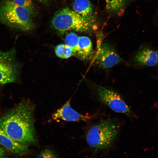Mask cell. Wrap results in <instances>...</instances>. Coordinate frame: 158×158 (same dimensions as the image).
<instances>
[{"label":"cell","instance_id":"cell-20","mask_svg":"<svg viewBox=\"0 0 158 158\" xmlns=\"http://www.w3.org/2000/svg\"><path fill=\"white\" fill-rule=\"evenodd\" d=\"M38 1L42 3H47L49 0H37Z\"/></svg>","mask_w":158,"mask_h":158},{"label":"cell","instance_id":"cell-8","mask_svg":"<svg viewBox=\"0 0 158 158\" xmlns=\"http://www.w3.org/2000/svg\"><path fill=\"white\" fill-rule=\"evenodd\" d=\"M71 99L53 114L51 118L54 120H61L66 121L85 122L90 121L96 116V114L90 116L81 114L73 109L70 105Z\"/></svg>","mask_w":158,"mask_h":158},{"label":"cell","instance_id":"cell-22","mask_svg":"<svg viewBox=\"0 0 158 158\" xmlns=\"http://www.w3.org/2000/svg\"><path fill=\"white\" fill-rule=\"evenodd\" d=\"M2 148V147H1L0 146V149L1 148Z\"/></svg>","mask_w":158,"mask_h":158},{"label":"cell","instance_id":"cell-4","mask_svg":"<svg viewBox=\"0 0 158 158\" xmlns=\"http://www.w3.org/2000/svg\"><path fill=\"white\" fill-rule=\"evenodd\" d=\"M0 21L14 28L24 31L34 27L32 16L25 8L12 0H2L0 4Z\"/></svg>","mask_w":158,"mask_h":158},{"label":"cell","instance_id":"cell-13","mask_svg":"<svg viewBox=\"0 0 158 158\" xmlns=\"http://www.w3.org/2000/svg\"><path fill=\"white\" fill-rule=\"evenodd\" d=\"M106 8L109 12L118 13L123 11L128 0H105Z\"/></svg>","mask_w":158,"mask_h":158},{"label":"cell","instance_id":"cell-3","mask_svg":"<svg viewBox=\"0 0 158 158\" xmlns=\"http://www.w3.org/2000/svg\"><path fill=\"white\" fill-rule=\"evenodd\" d=\"M53 28L60 34L73 30L78 32L92 31L95 25L93 16L85 17L66 7L57 11L51 20Z\"/></svg>","mask_w":158,"mask_h":158},{"label":"cell","instance_id":"cell-5","mask_svg":"<svg viewBox=\"0 0 158 158\" xmlns=\"http://www.w3.org/2000/svg\"><path fill=\"white\" fill-rule=\"evenodd\" d=\"M14 48L0 51V83L2 84L17 81L20 66L16 59Z\"/></svg>","mask_w":158,"mask_h":158},{"label":"cell","instance_id":"cell-15","mask_svg":"<svg viewBox=\"0 0 158 158\" xmlns=\"http://www.w3.org/2000/svg\"><path fill=\"white\" fill-rule=\"evenodd\" d=\"M79 37L75 33L70 32L66 36L65 40V44L70 47L74 53H75Z\"/></svg>","mask_w":158,"mask_h":158},{"label":"cell","instance_id":"cell-18","mask_svg":"<svg viewBox=\"0 0 158 158\" xmlns=\"http://www.w3.org/2000/svg\"><path fill=\"white\" fill-rule=\"evenodd\" d=\"M153 23L154 25L158 27V6L154 16Z\"/></svg>","mask_w":158,"mask_h":158},{"label":"cell","instance_id":"cell-19","mask_svg":"<svg viewBox=\"0 0 158 158\" xmlns=\"http://www.w3.org/2000/svg\"><path fill=\"white\" fill-rule=\"evenodd\" d=\"M6 153L5 150L2 147L0 149V158L6 157Z\"/></svg>","mask_w":158,"mask_h":158},{"label":"cell","instance_id":"cell-16","mask_svg":"<svg viewBox=\"0 0 158 158\" xmlns=\"http://www.w3.org/2000/svg\"><path fill=\"white\" fill-rule=\"evenodd\" d=\"M12 0L15 3L26 9L32 16L36 14V10L32 0Z\"/></svg>","mask_w":158,"mask_h":158},{"label":"cell","instance_id":"cell-10","mask_svg":"<svg viewBox=\"0 0 158 158\" xmlns=\"http://www.w3.org/2000/svg\"><path fill=\"white\" fill-rule=\"evenodd\" d=\"M0 144L11 153L22 155L27 151V145L18 142L9 137L0 126Z\"/></svg>","mask_w":158,"mask_h":158},{"label":"cell","instance_id":"cell-12","mask_svg":"<svg viewBox=\"0 0 158 158\" xmlns=\"http://www.w3.org/2000/svg\"><path fill=\"white\" fill-rule=\"evenodd\" d=\"M73 7L74 11L82 16H92V6L89 0H75Z\"/></svg>","mask_w":158,"mask_h":158},{"label":"cell","instance_id":"cell-6","mask_svg":"<svg viewBox=\"0 0 158 158\" xmlns=\"http://www.w3.org/2000/svg\"><path fill=\"white\" fill-rule=\"evenodd\" d=\"M94 88L100 102L116 112L124 114L128 116L131 111L122 97L115 91L97 85Z\"/></svg>","mask_w":158,"mask_h":158},{"label":"cell","instance_id":"cell-11","mask_svg":"<svg viewBox=\"0 0 158 158\" xmlns=\"http://www.w3.org/2000/svg\"><path fill=\"white\" fill-rule=\"evenodd\" d=\"M94 53L90 39L88 37L85 36L79 37L75 55L81 60L88 61L92 59Z\"/></svg>","mask_w":158,"mask_h":158},{"label":"cell","instance_id":"cell-9","mask_svg":"<svg viewBox=\"0 0 158 158\" xmlns=\"http://www.w3.org/2000/svg\"><path fill=\"white\" fill-rule=\"evenodd\" d=\"M134 63L139 66H151L158 63L156 51L145 44H142L133 59Z\"/></svg>","mask_w":158,"mask_h":158},{"label":"cell","instance_id":"cell-2","mask_svg":"<svg viewBox=\"0 0 158 158\" xmlns=\"http://www.w3.org/2000/svg\"><path fill=\"white\" fill-rule=\"evenodd\" d=\"M120 128L116 121L101 119L88 128L85 135L86 142L95 153L108 151L117 140Z\"/></svg>","mask_w":158,"mask_h":158},{"label":"cell","instance_id":"cell-1","mask_svg":"<svg viewBox=\"0 0 158 158\" xmlns=\"http://www.w3.org/2000/svg\"><path fill=\"white\" fill-rule=\"evenodd\" d=\"M34 107L26 101L0 118V126L9 137L27 145L36 142L33 113Z\"/></svg>","mask_w":158,"mask_h":158},{"label":"cell","instance_id":"cell-17","mask_svg":"<svg viewBox=\"0 0 158 158\" xmlns=\"http://www.w3.org/2000/svg\"><path fill=\"white\" fill-rule=\"evenodd\" d=\"M56 154L53 151L49 149H45L41 151L38 156V158H57Z\"/></svg>","mask_w":158,"mask_h":158},{"label":"cell","instance_id":"cell-7","mask_svg":"<svg viewBox=\"0 0 158 158\" xmlns=\"http://www.w3.org/2000/svg\"><path fill=\"white\" fill-rule=\"evenodd\" d=\"M96 61L101 68L108 69L123 61L114 49L109 43L100 45L96 54Z\"/></svg>","mask_w":158,"mask_h":158},{"label":"cell","instance_id":"cell-14","mask_svg":"<svg viewBox=\"0 0 158 158\" xmlns=\"http://www.w3.org/2000/svg\"><path fill=\"white\" fill-rule=\"evenodd\" d=\"M54 50L56 55L62 59H68L75 55L72 49L65 44L57 45L55 47Z\"/></svg>","mask_w":158,"mask_h":158},{"label":"cell","instance_id":"cell-21","mask_svg":"<svg viewBox=\"0 0 158 158\" xmlns=\"http://www.w3.org/2000/svg\"><path fill=\"white\" fill-rule=\"evenodd\" d=\"M156 52L157 58V61H158L157 63H158V50L156 51Z\"/></svg>","mask_w":158,"mask_h":158}]
</instances>
